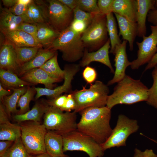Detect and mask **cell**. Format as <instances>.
Here are the masks:
<instances>
[{"instance_id": "42", "label": "cell", "mask_w": 157, "mask_h": 157, "mask_svg": "<svg viewBox=\"0 0 157 157\" xmlns=\"http://www.w3.org/2000/svg\"><path fill=\"white\" fill-rule=\"evenodd\" d=\"M88 25L85 22L73 19L69 27L75 33L78 34L82 35L86 29Z\"/></svg>"}, {"instance_id": "53", "label": "cell", "mask_w": 157, "mask_h": 157, "mask_svg": "<svg viewBox=\"0 0 157 157\" xmlns=\"http://www.w3.org/2000/svg\"><path fill=\"white\" fill-rule=\"evenodd\" d=\"M155 9H157V0H155Z\"/></svg>"}, {"instance_id": "41", "label": "cell", "mask_w": 157, "mask_h": 157, "mask_svg": "<svg viewBox=\"0 0 157 157\" xmlns=\"http://www.w3.org/2000/svg\"><path fill=\"white\" fill-rule=\"evenodd\" d=\"M82 75L83 78L87 83L91 84L95 81L97 73L94 68L88 66L84 69Z\"/></svg>"}, {"instance_id": "30", "label": "cell", "mask_w": 157, "mask_h": 157, "mask_svg": "<svg viewBox=\"0 0 157 157\" xmlns=\"http://www.w3.org/2000/svg\"><path fill=\"white\" fill-rule=\"evenodd\" d=\"M113 13L111 12L106 15L107 30L110 41V52L114 54L116 46L122 42L117 31V24Z\"/></svg>"}, {"instance_id": "8", "label": "cell", "mask_w": 157, "mask_h": 157, "mask_svg": "<svg viewBox=\"0 0 157 157\" xmlns=\"http://www.w3.org/2000/svg\"><path fill=\"white\" fill-rule=\"evenodd\" d=\"M108 34L106 15L97 14L82 34L81 39L89 52L103 46L109 39Z\"/></svg>"}, {"instance_id": "40", "label": "cell", "mask_w": 157, "mask_h": 157, "mask_svg": "<svg viewBox=\"0 0 157 157\" xmlns=\"http://www.w3.org/2000/svg\"><path fill=\"white\" fill-rule=\"evenodd\" d=\"M114 1V0L97 1V5L101 14L106 15L113 12V6Z\"/></svg>"}, {"instance_id": "12", "label": "cell", "mask_w": 157, "mask_h": 157, "mask_svg": "<svg viewBox=\"0 0 157 157\" xmlns=\"http://www.w3.org/2000/svg\"><path fill=\"white\" fill-rule=\"evenodd\" d=\"M80 67L79 64H74L66 65L64 69L65 71L64 83L62 85L54 89H50L34 87L36 91L35 99L37 100L43 96H46L51 99L61 95L63 93H71L73 92L72 89V82L74 76L79 71Z\"/></svg>"}, {"instance_id": "17", "label": "cell", "mask_w": 157, "mask_h": 157, "mask_svg": "<svg viewBox=\"0 0 157 157\" xmlns=\"http://www.w3.org/2000/svg\"><path fill=\"white\" fill-rule=\"evenodd\" d=\"M5 40L14 47H43L31 35L22 31L14 30L1 32Z\"/></svg>"}, {"instance_id": "33", "label": "cell", "mask_w": 157, "mask_h": 157, "mask_svg": "<svg viewBox=\"0 0 157 157\" xmlns=\"http://www.w3.org/2000/svg\"><path fill=\"white\" fill-rule=\"evenodd\" d=\"M36 93L34 87L27 86L26 92L21 96L18 101L17 104L20 109L17 114H24L30 110V103Z\"/></svg>"}, {"instance_id": "47", "label": "cell", "mask_w": 157, "mask_h": 157, "mask_svg": "<svg viewBox=\"0 0 157 157\" xmlns=\"http://www.w3.org/2000/svg\"><path fill=\"white\" fill-rule=\"evenodd\" d=\"M147 64L144 72L154 68L157 65V52Z\"/></svg>"}, {"instance_id": "4", "label": "cell", "mask_w": 157, "mask_h": 157, "mask_svg": "<svg viewBox=\"0 0 157 157\" xmlns=\"http://www.w3.org/2000/svg\"><path fill=\"white\" fill-rule=\"evenodd\" d=\"M109 93L108 85L100 81L91 84L88 89L73 91L71 94L76 103L74 111L76 113L89 107L106 106Z\"/></svg>"}, {"instance_id": "15", "label": "cell", "mask_w": 157, "mask_h": 157, "mask_svg": "<svg viewBox=\"0 0 157 157\" xmlns=\"http://www.w3.org/2000/svg\"><path fill=\"white\" fill-rule=\"evenodd\" d=\"M0 68L11 72L19 76L20 67L17 62L14 47L5 38L1 45Z\"/></svg>"}, {"instance_id": "34", "label": "cell", "mask_w": 157, "mask_h": 157, "mask_svg": "<svg viewBox=\"0 0 157 157\" xmlns=\"http://www.w3.org/2000/svg\"><path fill=\"white\" fill-rule=\"evenodd\" d=\"M4 157H31L23 144L21 138L14 142L4 155Z\"/></svg>"}, {"instance_id": "50", "label": "cell", "mask_w": 157, "mask_h": 157, "mask_svg": "<svg viewBox=\"0 0 157 157\" xmlns=\"http://www.w3.org/2000/svg\"><path fill=\"white\" fill-rule=\"evenodd\" d=\"M143 157H157V155L152 149H146L143 151Z\"/></svg>"}, {"instance_id": "21", "label": "cell", "mask_w": 157, "mask_h": 157, "mask_svg": "<svg viewBox=\"0 0 157 157\" xmlns=\"http://www.w3.org/2000/svg\"><path fill=\"white\" fill-rule=\"evenodd\" d=\"M24 22L30 23L25 15L17 16L12 13L8 8L1 6L0 30L1 32L16 30L19 25Z\"/></svg>"}, {"instance_id": "11", "label": "cell", "mask_w": 157, "mask_h": 157, "mask_svg": "<svg viewBox=\"0 0 157 157\" xmlns=\"http://www.w3.org/2000/svg\"><path fill=\"white\" fill-rule=\"evenodd\" d=\"M150 28L149 35L143 36L142 42H136L138 49L137 58L131 62L130 66L132 69L147 63L157 52V26L151 25Z\"/></svg>"}, {"instance_id": "19", "label": "cell", "mask_w": 157, "mask_h": 157, "mask_svg": "<svg viewBox=\"0 0 157 157\" xmlns=\"http://www.w3.org/2000/svg\"><path fill=\"white\" fill-rule=\"evenodd\" d=\"M117 19L119 32V36H122L123 40L126 41L129 44L130 50H133V43L137 36V23L132 22L124 17L116 13H113Z\"/></svg>"}, {"instance_id": "45", "label": "cell", "mask_w": 157, "mask_h": 157, "mask_svg": "<svg viewBox=\"0 0 157 157\" xmlns=\"http://www.w3.org/2000/svg\"><path fill=\"white\" fill-rule=\"evenodd\" d=\"M148 22L152 25L157 26V9L149 11L147 16Z\"/></svg>"}, {"instance_id": "29", "label": "cell", "mask_w": 157, "mask_h": 157, "mask_svg": "<svg viewBox=\"0 0 157 157\" xmlns=\"http://www.w3.org/2000/svg\"><path fill=\"white\" fill-rule=\"evenodd\" d=\"M21 137L20 125L12 124L9 120L0 124V140L14 142Z\"/></svg>"}, {"instance_id": "31", "label": "cell", "mask_w": 157, "mask_h": 157, "mask_svg": "<svg viewBox=\"0 0 157 157\" xmlns=\"http://www.w3.org/2000/svg\"><path fill=\"white\" fill-rule=\"evenodd\" d=\"M58 52L40 68L44 71L50 77L60 82L64 77L65 71L60 67L58 62Z\"/></svg>"}, {"instance_id": "28", "label": "cell", "mask_w": 157, "mask_h": 157, "mask_svg": "<svg viewBox=\"0 0 157 157\" xmlns=\"http://www.w3.org/2000/svg\"><path fill=\"white\" fill-rule=\"evenodd\" d=\"M27 86L19 88H12L10 90L13 91L11 94L4 97L2 103L4 106L9 117L12 113L18 114L19 110L17 109V105L21 96L26 92Z\"/></svg>"}, {"instance_id": "54", "label": "cell", "mask_w": 157, "mask_h": 157, "mask_svg": "<svg viewBox=\"0 0 157 157\" xmlns=\"http://www.w3.org/2000/svg\"><path fill=\"white\" fill-rule=\"evenodd\" d=\"M150 139L153 141V142H155L157 144V140H154V139H151L150 138Z\"/></svg>"}, {"instance_id": "49", "label": "cell", "mask_w": 157, "mask_h": 157, "mask_svg": "<svg viewBox=\"0 0 157 157\" xmlns=\"http://www.w3.org/2000/svg\"><path fill=\"white\" fill-rule=\"evenodd\" d=\"M3 5L8 8L13 7L17 3V0H2Z\"/></svg>"}, {"instance_id": "3", "label": "cell", "mask_w": 157, "mask_h": 157, "mask_svg": "<svg viewBox=\"0 0 157 157\" xmlns=\"http://www.w3.org/2000/svg\"><path fill=\"white\" fill-rule=\"evenodd\" d=\"M81 35L72 31L69 26L60 32L57 38L46 49L62 53L63 59L74 63L82 58L85 49Z\"/></svg>"}, {"instance_id": "38", "label": "cell", "mask_w": 157, "mask_h": 157, "mask_svg": "<svg viewBox=\"0 0 157 157\" xmlns=\"http://www.w3.org/2000/svg\"><path fill=\"white\" fill-rule=\"evenodd\" d=\"M74 19L83 21L88 25L92 20L95 15L86 12L80 9L78 7L73 10Z\"/></svg>"}, {"instance_id": "46", "label": "cell", "mask_w": 157, "mask_h": 157, "mask_svg": "<svg viewBox=\"0 0 157 157\" xmlns=\"http://www.w3.org/2000/svg\"><path fill=\"white\" fill-rule=\"evenodd\" d=\"M73 10L78 6V0H58Z\"/></svg>"}, {"instance_id": "16", "label": "cell", "mask_w": 157, "mask_h": 157, "mask_svg": "<svg viewBox=\"0 0 157 157\" xmlns=\"http://www.w3.org/2000/svg\"><path fill=\"white\" fill-rule=\"evenodd\" d=\"M20 78L33 85L38 84H43L45 88L53 89L55 83L60 81L50 77L40 68L30 70L21 76Z\"/></svg>"}, {"instance_id": "56", "label": "cell", "mask_w": 157, "mask_h": 157, "mask_svg": "<svg viewBox=\"0 0 157 157\" xmlns=\"http://www.w3.org/2000/svg\"><path fill=\"white\" fill-rule=\"evenodd\" d=\"M103 157V156L102 157Z\"/></svg>"}, {"instance_id": "6", "label": "cell", "mask_w": 157, "mask_h": 157, "mask_svg": "<svg viewBox=\"0 0 157 157\" xmlns=\"http://www.w3.org/2000/svg\"><path fill=\"white\" fill-rule=\"evenodd\" d=\"M20 126L21 140L28 153L36 155L47 153L45 138L47 131L43 124L33 122Z\"/></svg>"}, {"instance_id": "18", "label": "cell", "mask_w": 157, "mask_h": 157, "mask_svg": "<svg viewBox=\"0 0 157 157\" xmlns=\"http://www.w3.org/2000/svg\"><path fill=\"white\" fill-rule=\"evenodd\" d=\"M136 23L137 36L142 38L146 35V21L149 11L155 9V0H136Z\"/></svg>"}, {"instance_id": "22", "label": "cell", "mask_w": 157, "mask_h": 157, "mask_svg": "<svg viewBox=\"0 0 157 157\" xmlns=\"http://www.w3.org/2000/svg\"><path fill=\"white\" fill-rule=\"evenodd\" d=\"M47 153L52 157H69L63 151V136L55 131H47L45 138Z\"/></svg>"}, {"instance_id": "39", "label": "cell", "mask_w": 157, "mask_h": 157, "mask_svg": "<svg viewBox=\"0 0 157 157\" xmlns=\"http://www.w3.org/2000/svg\"><path fill=\"white\" fill-rule=\"evenodd\" d=\"M16 30L23 31L29 34L39 43L37 38L38 27L36 24L23 22L19 25Z\"/></svg>"}, {"instance_id": "24", "label": "cell", "mask_w": 157, "mask_h": 157, "mask_svg": "<svg viewBox=\"0 0 157 157\" xmlns=\"http://www.w3.org/2000/svg\"><path fill=\"white\" fill-rule=\"evenodd\" d=\"M48 106L46 100L38 101L31 110L24 114H16L13 116V118L19 122L27 121L39 122L44 115Z\"/></svg>"}, {"instance_id": "48", "label": "cell", "mask_w": 157, "mask_h": 157, "mask_svg": "<svg viewBox=\"0 0 157 157\" xmlns=\"http://www.w3.org/2000/svg\"><path fill=\"white\" fill-rule=\"evenodd\" d=\"M12 92L10 90H7L4 88L0 83V100L1 102L2 103L4 97L6 96H9L12 94Z\"/></svg>"}, {"instance_id": "32", "label": "cell", "mask_w": 157, "mask_h": 157, "mask_svg": "<svg viewBox=\"0 0 157 157\" xmlns=\"http://www.w3.org/2000/svg\"><path fill=\"white\" fill-rule=\"evenodd\" d=\"M17 64L21 67L30 61L36 56L40 48L38 47H14Z\"/></svg>"}, {"instance_id": "1", "label": "cell", "mask_w": 157, "mask_h": 157, "mask_svg": "<svg viewBox=\"0 0 157 157\" xmlns=\"http://www.w3.org/2000/svg\"><path fill=\"white\" fill-rule=\"evenodd\" d=\"M81 117L77 124V130L92 138L97 143H105L113 129L110 125L111 109L106 106L91 107L79 112Z\"/></svg>"}, {"instance_id": "44", "label": "cell", "mask_w": 157, "mask_h": 157, "mask_svg": "<svg viewBox=\"0 0 157 157\" xmlns=\"http://www.w3.org/2000/svg\"><path fill=\"white\" fill-rule=\"evenodd\" d=\"M14 142L1 140L0 141V156H3Z\"/></svg>"}, {"instance_id": "9", "label": "cell", "mask_w": 157, "mask_h": 157, "mask_svg": "<svg viewBox=\"0 0 157 157\" xmlns=\"http://www.w3.org/2000/svg\"><path fill=\"white\" fill-rule=\"evenodd\" d=\"M139 129L138 121L131 119L123 114L119 115L116 125L106 141L101 144L103 150L114 147L126 146L128 137Z\"/></svg>"}, {"instance_id": "35", "label": "cell", "mask_w": 157, "mask_h": 157, "mask_svg": "<svg viewBox=\"0 0 157 157\" xmlns=\"http://www.w3.org/2000/svg\"><path fill=\"white\" fill-rule=\"evenodd\" d=\"M153 83L148 90L147 104L157 110V65L154 67L152 72Z\"/></svg>"}, {"instance_id": "25", "label": "cell", "mask_w": 157, "mask_h": 157, "mask_svg": "<svg viewBox=\"0 0 157 157\" xmlns=\"http://www.w3.org/2000/svg\"><path fill=\"white\" fill-rule=\"evenodd\" d=\"M57 51L48 49L40 48L32 59L21 67L19 76L20 77L30 70L40 67L53 57Z\"/></svg>"}, {"instance_id": "14", "label": "cell", "mask_w": 157, "mask_h": 157, "mask_svg": "<svg viewBox=\"0 0 157 157\" xmlns=\"http://www.w3.org/2000/svg\"><path fill=\"white\" fill-rule=\"evenodd\" d=\"M110 44L109 38L105 44L95 51L89 52L85 49L83 55L79 64L80 66L84 67L88 66L92 62H97L108 67L110 69L111 72L114 73L115 70L111 65L109 56Z\"/></svg>"}, {"instance_id": "52", "label": "cell", "mask_w": 157, "mask_h": 157, "mask_svg": "<svg viewBox=\"0 0 157 157\" xmlns=\"http://www.w3.org/2000/svg\"><path fill=\"white\" fill-rule=\"evenodd\" d=\"M31 157H52L48 153H46L44 154H41L35 156H33Z\"/></svg>"}, {"instance_id": "23", "label": "cell", "mask_w": 157, "mask_h": 157, "mask_svg": "<svg viewBox=\"0 0 157 157\" xmlns=\"http://www.w3.org/2000/svg\"><path fill=\"white\" fill-rule=\"evenodd\" d=\"M136 0H114L113 12L122 16L129 21L136 23Z\"/></svg>"}, {"instance_id": "55", "label": "cell", "mask_w": 157, "mask_h": 157, "mask_svg": "<svg viewBox=\"0 0 157 157\" xmlns=\"http://www.w3.org/2000/svg\"><path fill=\"white\" fill-rule=\"evenodd\" d=\"M0 157H4L3 156H0Z\"/></svg>"}, {"instance_id": "27", "label": "cell", "mask_w": 157, "mask_h": 157, "mask_svg": "<svg viewBox=\"0 0 157 157\" xmlns=\"http://www.w3.org/2000/svg\"><path fill=\"white\" fill-rule=\"evenodd\" d=\"M0 79L3 87L9 90L33 85L22 79L14 73L2 69H0Z\"/></svg>"}, {"instance_id": "20", "label": "cell", "mask_w": 157, "mask_h": 157, "mask_svg": "<svg viewBox=\"0 0 157 157\" xmlns=\"http://www.w3.org/2000/svg\"><path fill=\"white\" fill-rule=\"evenodd\" d=\"M25 15L30 23H49L48 5L41 1L32 0L28 6Z\"/></svg>"}, {"instance_id": "13", "label": "cell", "mask_w": 157, "mask_h": 157, "mask_svg": "<svg viewBox=\"0 0 157 157\" xmlns=\"http://www.w3.org/2000/svg\"><path fill=\"white\" fill-rule=\"evenodd\" d=\"M127 42L126 41L123 40L120 44L116 46L115 47L114 54L115 55V70L113 77L108 82V86L117 83L122 79L126 75V68L131 65V62L128 60L126 52Z\"/></svg>"}, {"instance_id": "2", "label": "cell", "mask_w": 157, "mask_h": 157, "mask_svg": "<svg viewBox=\"0 0 157 157\" xmlns=\"http://www.w3.org/2000/svg\"><path fill=\"white\" fill-rule=\"evenodd\" d=\"M148 90L140 80L135 79L126 74L117 83L113 93L108 96L106 106L111 109L117 104L130 105L146 101Z\"/></svg>"}, {"instance_id": "51", "label": "cell", "mask_w": 157, "mask_h": 157, "mask_svg": "<svg viewBox=\"0 0 157 157\" xmlns=\"http://www.w3.org/2000/svg\"><path fill=\"white\" fill-rule=\"evenodd\" d=\"M133 157H143V152L137 148H135L134 150Z\"/></svg>"}, {"instance_id": "26", "label": "cell", "mask_w": 157, "mask_h": 157, "mask_svg": "<svg viewBox=\"0 0 157 157\" xmlns=\"http://www.w3.org/2000/svg\"><path fill=\"white\" fill-rule=\"evenodd\" d=\"M38 27L37 38L39 43L44 48L49 46L60 34L49 23L36 24Z\"/></svg>"}, {"instance_id": "7", "label": "cell", "mask_w": 157, "mask_h": 157, "mask_svg": "<svg viewBox=\"0 0 157 157\" xmlns=\"http://www.w3.org/2000/svg\"><path fill=\"white\" fill-rule=\"evenodd\" d=\"M62 136L64 152L81 151L85 152L89 157H101L104 155V151L101 144L77 130Z\"/></svg>"}, {"instance_id": "43", "label": "cell", "mask_w": 157, "mask_h": 157, "mask_svg": "<svg viewBox=\"0 0 157 157\" xmlns=\"http://www.w3.org/2000/svg\"><path fill=\"white\" fill-rule=\"evenodd\" d=\"M76 107V103L72 94H67L66 103L61 110L65 112H71L72 110H74Z\"/></svg>"}, {"instance_id": "36", "label": "cell", "mask_w": 157, "mask_h": 157, "mask_svg": "<svg viewBox=\"0 0 157 157\" xmlns=\"http://www.w3.org/2000/svg\"><path fill=\"white\" fill-rule=\"evenodd\" d=\"M96 0H78L77 7L82 10L94 15L101 14Z\"/></svg>"}, {"instance_id": "37", "label": "cell", "mask_w": 157, "mask_h": 157, "mask_svg": "<svg viewBox=\"0 0 157 157\" xmlns=\"http://www.w3.org/2000/svg\"><path fill=\"white\" fill-rule=\"evenodd\" d=\"M32 0H17L16 4L12 7L8 8L15 15L19 16L25 15L28 6Z\"/></svg>"}, {"instance_id": "10", "label": "cell", "mask_w": 157, "mask_h": 157, "mask_svg": "<svg viewBox=\"0 0 157 157\" xmlns=\"http://www.w3.org/2000/svg\"><path fill=\"white\" fill-rule=\"evenodd\" d=\"M47 1L49 23L60 32L69 26L74 19L73 10L58 0Z\"/></svg>"}, {"instance_id": "5", "label": "cell", "mask_w": 157, "mask_h": 157, "mask_svg": "<svg viewBox=\"0 0 157 157\" xmlns=\"http://www.w3.org/2000/svg\"><path fill=\"white\" fill-rule=\"evenodd\" d=\"M76 113L65 112L48 105L44 115L43 124L47 131L62 136L77 129Z\"/></svg>"}]
</instances>
